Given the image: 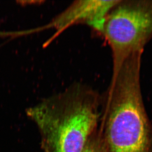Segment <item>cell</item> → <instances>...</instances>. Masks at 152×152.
Instances as JSON below:
<instances>
[{
	"mask_svg": "<svg viewBox=\"0 0 152 152\" xmlns=\"http://www.w3.org/2000/svg\"><path fill=\"white\" fill-rule=\"evenodd\" d=\"M141 58L126 61L112 75L102 101L99 128L108 152H152V124L141 86Z\"/></svg>",
	"mask_w": 152,
	"mask_h": 152,
	"instance_id": "6da1fadb",
	"label": "cell"
},
{
	"mask_svg": "<svg viewBox=\"0 0 152 152\" xmlns=\"http://www.w3.org/2000/svg\"><path fill=\"white\" fill-rule=\"evenodd\" d=\"M102 34L110 48L114 75L131 56L143 53L152 39V0H120Z\"/></svg>",
	"mask_w": 152,
	"mask_h": 152,
	"instance_id": "3957f363",
	"label": "cell"
},
{
	"mask_svg": "<svg viewBox=\"0 0 152 152\" xmlns=\"http://www.w3.org/2000/svg\"><path fill=\"white\" fill-rule=\"evenodd\" d=\"M120 0H77L55 17L46 28H54L56 32L45 43L47 46L68 28L75 25L85 24L102 33L106 19Z\"/></svg>",
	"mask_w": 152,
	"mask_h": 152,
	"instance_id": "277c9868",
	"label": "cell"
},
{
	"mask_svg": "<svg viewBox=\"0 0 152 152\" xmlns=\"http://www.w3.org/2000/svg\"><path fill=\"white\" fill-rule=\"evenodd\" d=\"M102 100L93 91L79 85L28 108L44 152H83L98 130Z\"/></svg>",
	"mask_w": 152,
	"mask_h": 152,
	"instance_id": "7a4b0ae2",
	"label": "cell"
},
{
	"mask_svg": "<svg viewBox=\"0 0 152 152\" xmlns=\"http://www.w3.org/2000/svg\"><path fill=\"white\" fill-rule=\"evenodd\" d=\"M83 152H108L99 128L89 140Z\"/></svg>",
	"mask_w": 152,
	"mask_h": 152,
	"instance_id": "5b68a950",
	"label": "cell"
}]
</instances>
